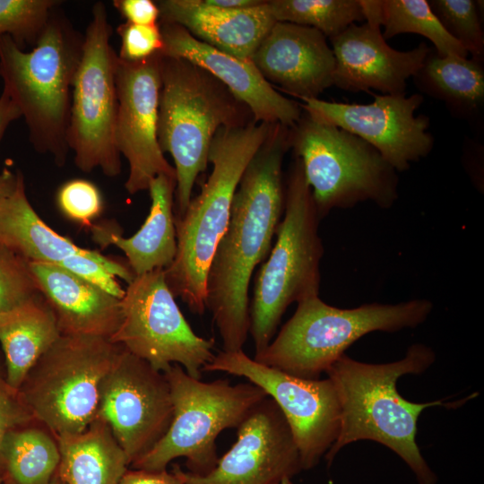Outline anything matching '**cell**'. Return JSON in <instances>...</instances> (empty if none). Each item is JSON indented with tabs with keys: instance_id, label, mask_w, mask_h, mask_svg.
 Instances as JSON below:
<instances>
[{
	"instance_id": "cell-1",
	"label": "cell",
	"mask_w": 484,
	"mask_h": 484,
	"mask_svg": "<svg viewBox=\"0 0 484 484\" xmlns=\"http://www.w3.org/2000/svg\"><path fill=\"white\" fill-rule=\"evenodd\" d=\"M290 148V128L273 124L239 181L228 227L209 267L206 308L224 351L242 350L249 333V282L270 252L284 210L282 161Z\"/></svg>"
},
{
	"instance_id": "cell-2",
	"label": "cell",
	"mask_w": 484,
	"mask_h": 484,
	"mask_svg": "<svg viewBox=\"0 0 484 484\" xmlns=\"http://www.w3.org/2000/svg\"><path fill=\"white\" fill-rule=\"evenodd\" d=\"M435 360L430 347L414 343L403 359L393 362L365 363L346 354L335 361L325 373L338 395L341 424L336 441L324 455L327 465L331 466L336 454L349 444L372 440L402 459L419 484H436L437 477L416 442L419 417L429 407L459 408L477 393L446 402L437 400L417 403L404 399L397 391L398 379L424 373Z\"/></svg>"
},
{
	"instance_id": "cell-3",
	"label": "cell",
	"mask_w": 484,
	"mask_h": 484,
	"mask_svg": "<svg viewBox=\"0 0 484 484\" xmlns=\"http://www.w3.org/2000/svg\"><path fill=\"white\" fill-rule=\"evenodd\" d=\"M272 125L252 120L245 125L220 128L209 150L212 173L185 212L175 218L177 253L164 270L165 280L174 297L194 314L206 309L209 267L228 227L239 181Z\"/></svg>"
},
{
	"instance_id": "cell-4",
	"label": "cell",
	"mask_w": 484,
	"mask_h": 484,
	"mask_svg": "<svg viewBox=\"0 0 484 484\" xmlns=\"http://www.w3.org/2000/svg\"><path fill=\"white\" fill-rule=\"evenodd\" d=\"M61 5V4H60ZM60 5L30 51L20 48L9 36L0 37V77L18 107L33 148L64 166L69 147L73 80L84 42Z\"/></svg>"
},
{
	"instance_id": "cell-5",
	"label": "cell",
	"mask_w": 484,
	"mask_h": 484,
	"mask_svg": "<svg viewBox=\"0 0 484 484\" xmlns=\"http://www.w3.org/2000/svg\"><path fill=\"white\" fill-rule=\"evenodd\" d=\"M158 141L173 158L176 172L175 218L192 199L197 177L209 163L216 132L254 120L250 109L202 67L179 57L160 56Z\"/></svg>"
},
{
	"instance_id": "cell-6",
	"label": "cell",
	"mask_w": 484,
	"mask_h": 484,
	"mask_svg": "<svg viewBox=\"0 0 484 484\" xmlns=\"http://www.w3.org/2000/svg\"><path fill=\"white\" fill-rule=\"evenodd\" d=\"M297 304L294 315L278 335L253 359L305 379H318L364 335L376 331L393 333L415 328L433 310L432 302L425 298L339 308L326 304L316 295Z\"/></svg>"
},
{
	"instance_id": "cell-7",
	"label": "cell",
	"mask_w": 484,
	"mask_h": 484,
	"mask_svg": "<svg viewBox=\"0 0 484 484\" xmlns=\"http://www.w3.org/2000/svg\"><path fill=\"white\" fill-rule=\"evenodd\" d=\"M284 217L277 238L255 281L249 332L255 352L272 341L282 315L293 302L316 296L324 254L318 216L301 162L295 157L284 192Z\"/></svg>"
},
{
	"instance_id": "cell-8",
	"label": "cell",
	"mask_w": 484,
	"mask_h": 484,
	"mask_svg": "<svg viewBox=\"0 0 484 484\" xmlns=\"http://www.w3.org/2000/svg\"><path fill=\"white\" fill-rule=\"evenodd\" d=\"M290 144L320 219L363 202L387 209L398 199V172L363 139L302 109L290 128Z\"/></svg>"
},
{
	"instance_id": "cell-9",
	"label": "cell",
	"mask_w": 484,
	"mask_h": 484,
	"mask_svg": "<svg viewBox=\"0 0 484 484\" xmlns=\"http://www.w3.org/2000/svg\"><path fill=\"white\" fill-rule=\"evenodd\" d=\"M173 403V418L162 438L133 462V469L167 470L174 459L186 458L189 472L208 474L219 457L216 438L227 428H238L250 411L267 397L252 383L231 385L229 380L203 382L172 365L163 372Z\"/></svg>"
},
{
	"instance_id": "cell-10",
	"label": "cell",
	"mask_w": 484,
	"mask_h": 484,
	"mask_svg": "<svg viewBox=\"0 0 484 484\" xmlns=\"http://www.w3.org/2000/svg\"><path fill=\"white\" fill-rule=\"evenodd\" d=\"M123 347L108 338L61 334L18 389L33 419L59 437L97 418L103 379Z\"/></svg>"
},
{
	"instance_id": "cell-11",
	"label": "cell",
	"mask_w": 484,
	"mask_h": 484,
	"mask_svg": "<svg viewBox=\"0 0 484 484\" xmlns=\"http://www.w3.org/2000/svg\"><path fill=\"white\" fill-rule=\"evenodd\" d=\"M111 34L106 5L98 1L84 32L73 83L67 143L80 170L89 173L100 169L114 177L121 172V155L115 141L118 56L110 43Z\"/></svg>"
},
{
	"instance_id": "cell-12",
	"label": "cell",
	"mask_w": 484,
	"mask_h": 484,
	"mask_svg": "<svg viewBox=\"0 0 484 484\" xmlns=\"http://www.w3.org/2000/svg\"><path fill=\"white\" fill-rule=\"evenodd\" d=\"M109 340L162 373L177 364L197 379L214 357V339L193 331L161 269L134 276L127 284L121 321Z\"/></svg>"
},
{
	"instance_id": "cell-13",
	"label": "cell",
	"mask_w": 484,
	"mask_h": 484,
	"mask_svg": "<svg viewBox=\"0 0 484 484\" xmlns=\"http://www.w3.org/2000/svg\"><path fill=\"white\" fill-rule=\"evenodd\" d=\"M225 372L262 388L282 412L297 445L302 470L316 466L336 441L341 408L333 382L305 379L265 366L244 351H219L203 372Z\"/></svg>"
},
{
	"instance_id": "cell-14",
	"label": "cell",
	"mask_w": 484,
	"mask_h": 484,
	"mask_svg": "<svg viewBox=\"0 0 484 484\" xmlns=\"http://www.w3.org/2000/svg\"><path fill=\"white\" fill-rule=\"evenodd\" d=\"M172 418L165 375L123 348L100 385L96 419L108 424L130 464L162 438Z\"/></svg>"
},
{
	"instance_id": "cell-15",
	"label": "cell",
	"mask_w": 484,
	"mask_h": 484,
	"mask_svg": "<svg viewBox=\"0 0 484 484\" xmlns=\"http://www.w3.org/2000/svg\"><path fill=\"white\" fill-rule=\"evenodd\" d=\"M374 97L367 104L305 99L300 107L315 119L368 143L397 172L408 170L411 163L427 157L434 146L429 117L416 115L424 97L420 93Z\"/></svg>"
},
{
	"instance_id": "cell-16",
	"label": "cell",
	"mask_w": 484,
	"mask_h": 484,
	"mask_svg": "<svg viewBox=\"0 0 484 484\" xmlns=\"http://www.w3.org/2000/svg\"><path fill=\"white\" fill-rule=\"evenodd\" d=\"M160 56L158 53L138 62L117 57L115 141L120 155L129 164L125 187L131 194L148 190L150 182L159 175L176 177L175 169L164 157L157 134Z\"/></svg>"
},
{
	"instance_id": "cell-17",
	"label": "cell",
	"mask_w": 484,
	"mask_h": 484,
	"mask_svg": "<svg viewBox=\"0 0 484 484\" xmlns=\"http://www.w3.org/2000/svg\"><path fill=\"white\" fill-rule=\"evenodd\" d=\"M237 429L236 442L208 474L173 466L183 484H280L303 471L290 427L270 397L258 403Z\"/></svg>"
},
{
	"instance_id": "cell-18",
	"label": "cell",
	"mask_w": 484,
	"mask_h": 484,
	"mask_svg": "<svg viewBox=\"0 0 484 484\" xmlns=\"http://www.w3.org/2000/svg\"><path fill=\"white\" fill-rule=\"evenodd\" d=\"M378 16L353 23L330 39L335 58L333 85L347 91L376 90L381 94H406L407 81L431 51L426 42L400 51L391 48L380 30Z\"/></svg>"
},
{
	"instance_id": "cell-19",
	"label": "cell",
	"mask_w": 484,
	"mask_h": 484,
	"mask_svg": "<svg viewBox=\"0 0 484 484\" xmlns=\"http://www.w3.org/2000/svg\"><path fill=\"white\" fill-rule=\"evenodd\" d=\"M164 56L184 58L210 73L251 111L258 123L292 127L300 118V104L284 97L250 60L222 52L192 36L178 24L159 22Z\"/></svg>"
},
{
	"instance_id": "cell-20",
	"label": "cell",
	"mask_w": 484,
	"mask_h": 484,
	"mask_svg": "<svg viewBox=\"0 0 484 484\" xmlns=\"http://www.w3.org/2000/svg\"><path fill=\"white\" fill-rule=\"evenodd\" d=\"M251 62L272 86L301 100L316 99L333 85V52L314 28L276 22Z\"/></svg>"
},
{
	"instance_id": "cell-21",
	"label": "cell",
	"mask_w": 484,
	"mask_h": 484,
	"mask_svg": "<svg viewBox=\"0 0 484 484\" xmlns=\"http://www.w3.org/2000/svg\"><path fill=\"white\" fill-rule=\"evenodd\" d=\"M159 22L185 28L195 39L222 52L250 60L276 22L266 1L246 9H223L203 0H160Z\"/></svg>"
},
{
	"instance_id": "cell-22",
	"label": "cell",
	"mask_w": 484,
	"mask_h": 484,
	"mask_svg": "<svg viewBox=\"0 0 484 484\" xmlns=\"http://www.w3.org/2000/svg\"><path fill=\"white\" fill-rule=\"evenodd\" d=\"M61 334L110 338L121 321V299L53 264L30 262Z\"/></svg>"
},
{
	"instance_id": "cell-23",
	"label": "cell",
	"mask_w": 484,
	"mask_h": 484,
	"mask_svg": "<svg viewBox=\"0 0 484 484\" xmlns=\"http://www.w3.org/2000/svg\"><path fill=\"white\" fill-rule=\"evenodd\" d=\"M176 177L159 175L149 185L151 204L150 212L140 229L130 238L93 228L99 243L114 245L126 256L134 276L155 270H165L174 261L177 237L174 215Z\"/></svg>"
},
{
	"instance_id": "cell-24",
	"label": "cell",
	"mask_w": 484,
	"mask_h": 484,
	"mask_svg": "<svg viewBox=\"0 0 484 484\" xmlns=\"http://www.w3.org/2000/svg\"><path fill=\"white\" fill-rule=\"evenodd\" d=\"M413 81L422 93L444 102L454 117L478 131L483 129V62L457 55L442 56L432 48Z\"/></svg>"
},
{
	"instance_id": "cell-25",
	"label": "cell",
	"mask_w": 484,
	"mask_h": 484,
	"mask_svg": "<svg viewBox=\"0 0 484 484\" xmlns=\"http://www.w3.org/2000/svg\"><path fill=\"white\" fill-rule=\"evenodd\" d=\"M61 335L56 316L39 294L0 319L6 380L18 390L30 368Z\"/></svg>"
},
{
	"instance_id": "cell-26",
	"label": "cell",
	"mask_w": 484,
	"mask_h": 484,
	"mask_svg": "<svg viewBox=\"0 0 484 484\" xmlns=\"http://www.w3.org/2000/svg\"><path fill=\"white\" fill-rule=\"evenodd\" d=\"M0 244L30 262L53 264L86 249L43 221L29 202L20 171L14 191L0 203Z\"/></svg>"
},
{
	"instance_id": "cell-27",
	"label": "cell",
	"mask_w": 484,
	"mask_h": 484,
	"mask_svg": "<svg viewBox=\"0 0 484 484\" xmlns=\"http://www.w3.org/2000/svg\"><path fill=\"white\" fill-rule=\"evenodd\" d=\"M57 471L66 484H118L130 462L108 424L96 419L82 432L56 437Z\"/></svg>"
},
{
	"instance_id": "cell-28",
	"label": "cell",
	"mask_w": 484,
	"mask_h": 484,
	"mask_svg": "<svg viewBox=\"0 0 484 484\" xmlns=\"http://www.w3.org/2000/svg\"><path fill=\"white\" fill-rule=\"evenodd\" d=\"M32 420L9 430L0 448L1 480L48 484L56 472L60 452L56 436Z\"/></svg>"
},
{
	"instance_id": "cell-29",
	"label": "cell",
	"mask_w": 484,
	"mask_h": 484,
	"mask_svg": "<svg viewBox=\"0 0 484 484\" xmlns=\"http://www.w3.org/2000/svg\"><path fill=\"white\" fill-rule=\"evenodd\" d=\"M384 39L419 34L432 42L439 56L468 57L467 51L444 29L426 0H379Z\"/></svg>"
},
{
	"instance_id": "cell-30",
	"label": "cell",
	"mask_w": 484,
	"mask_h": 484,
	"mask_svg": "<svg viewBox=\"0 0 484 484\" xmlns=\"http://www.w3.org/2000/svg\"><path fill=\"white\" fill-rule=\"evenodd\" d=\"M276 22L314 28L331 39L365 21L360 0H268Z\"/></svg>"
},
{
	"instance_id": "cell-31",
	"label": "cell",
	"mask_w": 484,
	"mask_h": 484,
	"mask_svg": "<svg viewBox=\"0 0 484 484\" xmlns=\"http://www.w3.org/2000/svg\"><path fill=\"white\" fill-rule=\"evenodd\" d=\"M61 4L58 0H0V37H11L22 49L33 48L52 11Z\"/></svg>"
},
{
	"instance_id": "cell-32",
	"label": "cell",
	"mask_w": 484,
	"mask_h": 484,
	"mask_svg": "<svg viewBox=\"0 0 484 484\" xmlns=\"http://www.w3.org/2000/svg\"><path fill=\"white\" fill-rule=\"evenodd\" d=\"M428 4L447 33L471 58L484 61V32L477 3L473 0H429Z\"/></svg>"
},
{
	"instance_id": "cell-33",
	"label": "cell",
	"mask_w": 484,
	"mask_h": 484,
	"mask_svg": "<svg viewBox=\"0 0 484 484\" xmlns=\"http://www.w3.org/2000/svg\"><path fill=\"white\" fill-rule=\"evenodd\" d=\"M56 265L120 299L125 295V290L116 277L124 280L127 284L134 278L129 266L90 249L66 257Z\"/></svg>"
},
{
	"instance_id": "cell-34",
	"label": "cell",
	"mask_w": 484,
	"mask_h": 484,
	"mask_svg": "<svg viewBox=\"0 0 484 484\" xmlns=\"http://www.w3.org/2000/svg\"><path fill=\"white\" fill-rule=\"evenodd\" d=\"M40 293L30 261L0 244V313L10 312Z\"/></svg>"
},
{
	"instance_id": "cell-35",
	"label": "cell",
	"mask_w": 484,
	"mask_h": 484,
	"mask_svg": "<svg viewBox=\"0 0 484 484\" xmlns=\"http://www.w3.org/2000/svg\"><path fill=\"white\" fill-rule=\"evenodd\" d=\"M57 205L67 218L82 225L92 227L103 207L99 188L86 179H72L64 183L56 194Z\"/></svg>"
},
{
	"instance_id": "cell-36",
	"label": "cell",
	"mask_w": 484,
	"mask_h": 484,
	"mask_svg": "<svg viewBox=\"0 0 484 484\" xmlns=\"http://www.w3.org/2000/svg\"><path fill=\"white\" fill-rule=\"evenodd\" d=\"M117 32L121 39L118 57L126 62L143 61L160 53L163 40L159 22L154 25L120 24Z\"/></svg>"
},
{
	"instance_id": "cell-37",
	"label": "cell",
	"mask_w": 484,
	"mask_h": 484,
	"mask_svg": "<svg viewBox=\"0 0 484 484\" xmlns=\"http://www.w3.org/2000/svg\"><path fill=\"white\" fill-rule=\"evenodd\" d=\"M32 420L35 419L22 401L18 390L11 387L6 380L4 356L0 352V448L9 430Z\"/></svg>"
},
{
	"instance_id": "cell-38",
	"label": "cell",
	"mask_w": 484,
	"mask_h": 484,
	"mask_svg": "<svg viewBox=\"0 0 484 484\" xmlns=\"http://www.w3.org/2000/svg\"><path fill=\"white\" fill-rule=\"evenodd\" d=\"M113 4L125 22L136 25H154L159 22L160 10L151 0H115Z\"/></svg>"
},
{
	"instance_id": "cell-39",
	"label": "cell",
	"mask_w": 484,
	"mask_h": 484,
	"mask_svg": "<svg viewBox=\"0 0 484 484\" xmlns=\"http://www.w3.org/2000/svg\"><path fill=\"white\" fill-rule=\"evenodd\" d=\"M118 484H183L173 471H149L143 470H127Z\"/></svg>"
},
{
	"instance_id": "cell-40",
	"label": "cell",
	"mask_w": 484,
	"mask_h": 484,
	"mask_svg": "<svg viewBox=\"0 0 484 484\" xmlns=\"http://www.w3.org/2000/svg\"><path fill=\"white\" fill-rule=\"evenodd\" d=\"M21 117L18 107L8 93L3 90L0 95V141L9 125Z\"/></svg>"
},
{
	"instance_id": "cell-41",
	"label": "cell",
	"mask_w": 484,
	"mask_h": 484,
	"mask_svg": "<svg viewBox=\"0 0 484 484\" xmlns=\"http://www.w3.org/2000/svg\"><path fill=\"white\" fill-rule=\"evenodd\" d=\"M206 4L223 9H246L258 5L262 0H203Z\"/></svg>"
},
{
	"instance_id": "cell-42",
	"label": "cell",
	"mask_w": 484,
	"mask_h": 484,
	"mask_svg": "<svg viewBox=\"0 0 484 484\" xmlns=\"http://www.w3.org/2000/svg\"><path fill=\"white\" fill-rule=\"evenodd\" d=\"M16 184L17 172L4 169L0 173V203L14 191Z\"/></svg>"
},
{
	"instance_id": "cell-43",
	"label": "cell",
	"mask_w": 484,
	"mask_h": 484,
	"mask_svg": "<svg viewBox=\"0 0 484 484\" xmlns=\"http://www.w3.org/2000/svg\"><path fill=\"white\" fill-rule=\"evenodd\" d=\"M1 484H13V483L11 482L10 480L3 479L1 480ZM48 484H66V482L61 478L58 471H56V472L55 473V475L53 476V478L50 480V481Z\"/></svg>"
},
{
	"instance_id": "cell-44",
	"label": "cell",
	"mask_w": 484,
	"mask_h": 484,
	"mask_svg": "<svg viewBox=\"0 0 484 484\" xmlns=\"http://www.w3.org/2000/svg\"><path fill=\"white\" fill-rule=\"evenodd\" d=\"M280 484H293L291 479L290 478H286V479H283Z\"/></svg>"
},
{
	"instance_id": "cell-45",
	"label": "cell",
	"mask_w": 484,
	"mask_h": 484,
	"mask_svg": "<svg viewBox=\"0 0 484 484\" xmlns=\"http://www.w3.org/2000/svg\"><path fill=\"white\" fill-rule=\"evenodd\" d=\"M6 313V312H5ZM4 313H0V319L4 315Z\"/></svg>"
}]
</instances>
